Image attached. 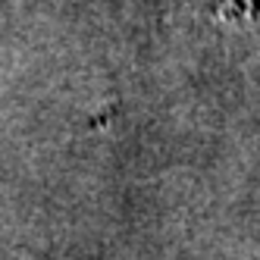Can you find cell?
<instances>
[{
  "instance_id": "cell-1",
  "label": "cell",
  "mask_w": 260,
  "mask_h": 260,
  "mask_svg": "<svg viewBox=\"0 0 260 260\" xmlns=\"http://www.w3.org/2000/svg\"><path fill=\"white\" fill-rule=\"evenodd\" d=\"M222 10H232V13H254L260 10V0H216Z\"/></svg>"
}]
</instances>
